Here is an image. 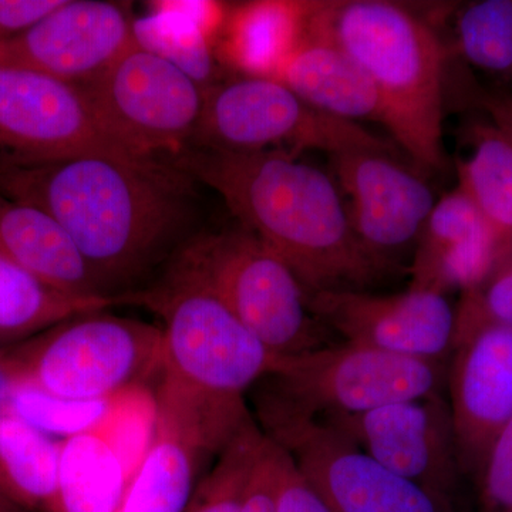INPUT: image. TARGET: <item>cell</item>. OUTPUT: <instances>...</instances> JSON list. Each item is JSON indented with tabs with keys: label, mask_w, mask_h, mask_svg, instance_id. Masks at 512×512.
Listing matches in <instances>:
<instances>
[{
	"label": "cell",
	"mask_w": 512,
	"mask_h": 512,
	"mask_svg": "<svg viewBox=\"0 0 512 512\" xmlns=\"http://www.w3.org/2000/svg\"><path fill=\"white\" fill-rule=\"evenodd\" d=\"M82 154L140 158L104 136L79 86L0 66V170Z\"/></svg>",
	"instance_id": "8fae6325"
},
{
	"label": "cell",
	"mask_w": 512,
	"mask_h": 512,
	"mask_svg": "<svg viewBox=\"0 0 512 512\" xmlns=\"http://www.w3.org/2000/svg\"><path fill=\"white\" fill-rule=\"evenodd\" d=\"M284 450L266 437L249 481L241 512H275Z\"/></svg>",
	"instance_id": "d6a6232c"
},
{
	"label": "cell",
	"mask_w": 512,
	"mask_h": 512,
	"mask_svg": "<svg viewBox=\"0 0 512 512\" xmlns=\"http://www.w3.org/2000/svg\"><path fill=\"white\" fill-rule=\"evenodd\" d=\"M454 46L495 89L512 92V0H478L461 6L454 22Z\"/></svg>",
	"instance_id": "4316f807"
},
{
	"label": "cell",
	"mask_w": 512,
	"mask_h": 512,
	"mask_svg": "<svg viewBox=\"0 0 512 512\" xmlns=\"http://www.w3.org/2000/svg\"><path fill=\"white\" fill-rule=\"evenodd\" d=\"M133 19V43L167 60L205 90L218 82L215 55L228 5L218 2H154Z\"/></svg>",
	"instance_id": "44dd1931"
},
{
	"label": "cell",
	"mask_w": 512,
	"mask_h": 512,
	"mask_svg": "<svg viewBox=\"0 0 512 512\" xmlns=\"http://www.w3.org/2000/svg\"><path fill=\"white\" fill-rule=\"evenodd\" d=\"M308 305L326 329L350 345L437 363L453 353L456 308L444 293L323 291L309 295Z\"/></svg>",
	"instance_id": "7c38bea8"
},
{
	"label": "cell",
	"mask_w": 512,
	"mask_h": 512,
	"mask_svg": "<svg viewBox=\"0 0 512 512\" xmlns=\"http://www.w3.org/2000/svg\"><path fill=\"white\" fill-rule=\"evenodd\" d=\"M190 147L235 153L319 150L328 156L350 150L394 153L392 144L360 124L315 109L279 80L242 76L207 89Z\"/></svg>",
	"instance_id": "52a82bcc"
},
{
	"label": "cell",
	"mask_w": 512,
	"mask_h": 512,
	"mask_svg": "<svg viewBox=\"0 0 512 512\" xmlns=\"http://www.w3.org/2000/svg\"><path fill=\"white\" fill-rule=\"evenodd\" d=\"M130 303L128 293L103 298L83 296L49 284L0 255V343L37 336L77 316Z\"/></svg>",
	"instance_id": "7402d4cb"
},
{
	"label": "cell",
	"mask_w": 512,
	"mask_h": 512,
	"mask_svg": "<svg viewBox=\"0 0 512 512\" xmlns=\"http://www.w3.org/2000/svg\"><path fill=\"white\" fill-rule=\"evenodd\" d=\"M0 255L49 284L83 296L114 298L46 212L0 191Z\"/></svg>",
	"instance_id": "ffe728a7"
},
{
	"label": "cell",
	"mask_w": 512,
	"mask_h": 512,
	"mask_svg": "<svg viewBox=\"0 0 512 512\" xmlns=\"http://www.w3.org/2000/svg\"><path fill=\"white\" fill-rule=\"evenodd\" d=\"M315 2L256 0L229 6L215 55L242 77L276 79L305 39Z\"/></svg>",
	"instance_id": "ac0fdd59"
},
{
	"label": "cell",
	"mask_w": 512,
	"mask_h": 512,
	"mask_svg": "<svg viewBox=\"0 0 512 512\" xmlns=\"http://www.w3.org/2000/svg\"><path fill=\"white\" fill-rule=\"evenodd\" d=\"M210 457L200 441L158 420L156 439L128 485L120 512H184Z\"/></svg>",
	"instance_id": "603a6c76"
},
{
	"label": "cell",
	"mask_w": 512,
	"mask_h": 512,
	"mask_svg": "<svg viewBox=\"0 0 512 512\" xmlns=\"http://www.w3.org/2000/svg\"><path fill=\"white\" fill-rule=\"evenodd\" d=\"M483 215L461 188L437 200L410 266L414 289L444 293L473 289L507 256Z\"/></svg>",
	"instance_id": "e0dca14e"
},
{
	"label": "cell",
	"mask_w": 512,
	"mask_h": 512,
	"mask_svg": "<svg viewBox=\"0 0 512 512\" xmlns=\"http://www.w3.org/2000/svg\"><path fill=\"white\" fill-rule=\"evenodd\" d=\"M128 483L119 458L94 431L60 441L59 481L47 512H120Z\"/></svg>",
	"instance_id": "cb8c5ba5"
},
{
	"label": "cell",
	"mask_w": 512,
	"mask_h": 512,
	"mask_svg": "<svg viewBox=\"0 0 512 512\" xmlns=\"http://www.w3.org/2000/svg\"><path fill=\"white\" fill-rule=\"evenodd\" d=\"M160 404L147 384L114 394L109 409L92 431L109 444L124 468L128 483L136 476L157 436Z\"/></svg>",
	"instance_id": "f1b7e54d"
},
{
	"label": "cell",
	"mask_w": 512,
	"mask_h": 512,
	"mask_svg": "<svg viewBox=\"0 0 512 512\" xmlns=\"http://www.w3.org/2000/svg\"><path fill=\"white\" fill-rule=\"evenodd\" d=\"M483 326L512 328V252L480 285L461 293L456 306V340Z\"/></svg>",
	"instance_id": "4dcf8cb0"
},
{
	"label": "cell",
	"mask_w": 512,
	"mask_h": 512,
	"mask_svg": "<svg viewBox=\"0 0 512 512\" xmlns=\"http://www.w3.org/2000/svg\"><path fill=\"white\" fill-rule=\"evenodd\" d=\"M130 3L63 0L32 28L0 42V66L82 86L133 45Z\"/></svg>",
	"instance_id": "4fadbf2b"
},
{
	"label": "cell",
	"mask_w": 512,
	"mask_h": 512,
	"mask_svg": "<svg viewBox=\"0 0 512 512\" xmlns=\"http://www.w3.org/2000/svg\"><path fill=\"white\" fill-rule=\"evenodd\" d=\"M20 346L0 366L13 382L64 399H110L160 376L163 330L106 311L60 323Z\"/></svg>",
	"instance_id": "5b68a950"
},
{
	"label": "cell",
	"mask_w": 512,
	"mask_h": 512,
	"mask_svg": "<svg viewBox=\"0 0 512 512\" xmlns=\"http://www.w3.org/2000/svg\"><path fill=\"white\" fill-rule=\"evenodd\" d=\"M192 184L164 158L82 154L0 170V191L53 218L110 296L181 241Z\"/></svg>",
	"instance_id": "6da1fadb"
},
{
	"label": "cell",
	"mask_w": 512,
	"mask_h": 512,
	"mask_svg": "<svg viewBox=\"0 0 512 512\" xmlns=\"http://www.w3.org/2000/svg\"><path fill=\"white\" fill-rule=\"evenodd\" d=\"M104 136L140 158L177 157L191 146L207 90L136 45L79 86Z\"/></svg>",
	"instance_id": "9c48e42d"
},
{
	"label": "cell",
	"mask_w": 512,
	"mask_h": 512,
	"mask_svg": "<svg viewBox=\"0 0 512 512\" xmlns=\"http://www.w3.org/2000/svg\"><path fill=\"white\" fill-rule=\"evenodd\" d=\"M275 512H333L322 494L306 480L285 450L282 456Z\"/></svg>",
	"instance_id": "836d02e7"
},
{
	"label": "cell",
	"mask_w": 512,
	"mask_h": 512,
	"mask_svg": "<svg viewBox=\"0 0 512 512\" xmlns=\"http://www.w3.org/2000/svg\"><path fill=\"white\" fill-rule=\"evenodd\" d=\"M266 436L249 417L215 457L184 512H241Z\"/></svg>",
	"instance_id": "83f0119b"
},
{
	"label": "cell",
	"mask_w": 512,
	"mask_h": 512,
	"mask_svg": "<svg viewBox=\"0 0 512 512\" xmlns=\"http://www.w3.org/2000/svg\"><path fill=\"white\" fill-rule=\"evenodd\" d=\"M170 161L217 191L242 227L292 269L308 296L362 291L394 269L356 237L335 181L299 161L298 153L190 147Z\"/></svg>",
	"instance_id": "7a4b0ae2"
},
{
	"label": "cell",
	"mask_w": 512,
	"mask_h": 512,
	"mask_svg": "<svg viewBox=\"0 0 512 512\" xmlns=\"http://www.w3.org/2000/svg\"><path fill=\"white\" fill-rule=\"evenodd\" d=\"M330 161L352 202L348 211L356 237L375 258L394 266L392 256L419 241L436 205L430 185L390 151L350 150Z\"/></svg>",
	"instance_id": "9a60e30c"
},
{
	"label": "cell",
	"mask_w": 512,
	"mask_h": 512,
	"mask_svg": "<svg viewBox=\"0 0 512 512\" xmlns=\"http://www.w3.org/2000/svg\"><path fill=\"white\" fill-rule=\"evenodd\" d=\"M478 481L484 512H512V417L495 440Z\"/></svg>",
	"instance_id": "1f68e13d"
},
{
	"label": "cell",
	"mask_w": 512,
	"mask_h": 512,
	"mask_svg": "<svg viewBox=\"0 0 512 512\" xmlns=\"http://www.w3.org/2000/svg\"><path fill=\"white\" fill-rule=\"evenodd\" d=\"M448 393L461 473L480 480L512 417V328L483 326L454 343Z\"/></svg>",
	"instance_id": "2e32d148"
},
{
	"label": "cell",
	"mask_w": 512,
	"mask_h": 512,
	"mask_svg": "<svg viewBox=\"0 0 512 512\" xmlns=\"http://www.w3.org/2000/svg\"><path fill=\"white\" fill-rule=\"evenodd\" d=\"M319 419L342 431L387 470L447 500L463 474L450 406L441 394Z\"/></svg>",
	"instance_id": "5bb4252c"
},
{
	"label": "cell",
	"mask_w": 512,
	"mask_h": 512,
	"mask_svg": "<svg viewBox=\"0 0 512 512\" xmlns=\"http://www.w3.org/2000/svg\"><path fill=\"white\" fill-rule=\"evenodd\" d=\"M110 399H64L32 383L13 382L5 410L46 436L66 440L92 431L109 409Z\"/></svg>",
	"instance_id": "f546056e"
},
{
	"label": "cell",
	"mask_w": 512,
	"mask_h": 512,
	"mask_svg": "<svg viewBox=\"0 0 512 512\" xmlns=\"http://www.w3.org/2000/svg\"><path fill=\"white\" fill-rule=\"evenodd\" d=\"M130 302L156 312L163 322L160 403L210 416L244 412L245 393L281 365L282 357L180 256L153 288L130 293Z\"/></svg>",
	"instance_id": "277c9868"
},
{
	"label": "cell",
	"mask_w": 512,
	"mask_h": 512,
	"mask_svg": "<svg viewBox=\"0 0 512 512\" xmlns=\"http://www.w3.org/2000/svg\"><path fill=\"white\" fill-rule=\"evenodd\" d=\"M63 0H0V42L32 28Z\"/></svg>",
	"instance_id": "e575fe53"
},
{
	"label": "cell",
	"mask_w": 512,
	"mask_h": 512,
	"mask_svg": "<svg viewBox=\"0 0 512 512\" xmlns=\"http://www.w3.org/2000/svg\"><path fill=\"white\" fill-rule=\"evenodd\" d=\"M10 387H12V380L9 379V376L6 375L3 367L0 366V412L5 410L6 399H8Z\"/></svg>",
	"instance_id": "8d00e7d4"
},
{
	"label": "cell",
	"mask_w": 512,
	"mask_h": 512,
	"mask_svg": "<svg viewBox=\"0 0 512 512\" xmlns=\"http://www.w3.org/2000/svg\"><path fill=\"white\" fill-rule=\"evenodd\" d=\"M178 256L275 355L335 343L292 269L242 225L197 239Z\"/></svg>",
	"instance_id": "8992f818"
},
{
	"label": "cell",
	"mask_w": 512,
	"mask_h": 512,
	"mask_svg": "<svg viewBox=\"0 0 512 512\" xmlns=\"http://www.w3.org/2000/svg\"><path fill=\"white\" fill-rule=\"evenodd\" d=\"M258 426L291 456L333 512H454L447 498L387 470L342 431L254 393Z\"/></svg>",
	"instance_id": "ba28073f"
},
{
	"label": "cell",
	"mask_w": 512,
	"mask_h": 512,
	"mask_svg": "<svg viewBox=\"0 0 512 512\" xmlns=\"http://www.w3.org/2000/svg\"><path fill=\"white\" fill-rule=\"evenodd\" d=\"M443 366L345 342L282 357L252 389L315 417L359 414L441 394Z\"/></svg>",
	"instance_id": "30bf717a"
},
{
	"label": "cell",
	"mask_w": 512,
	"mask_h": 512,
	"mask_svg": "<svg viewBox=\"0 0 512 512\" xmlns=\"http://www.w3.org/2000/svg\"><path fill=\"white\" fill-rule=\"evenodd\" d=\"M308 33L326 37L362 67L394 143L421 170H441L448 52L429 20L390 0H330L315 2Z\"/></svg>",
	"instance_id": "3957f363"
},
{
	"label": "cell",
	"mask_w": 512,
	"mask_h": 512,
	"mask_svg": "<svg viewBox=\"0 0 512 512\" xmlns=\"http://www.w3.org/2000/svg\"><path fill=\"white\" fill-rule=\"evenodd\" d=\"M468 97L483 111L487 120L501 134L512 147V92L511 90L495 89V87H481L471 84Z\"/></svg>",
	"instance_id": "d590c367"
},
{
	"label": "cell",
	"mask_w": 512,
	"mask_h": 512,
	"mask_svg": "<svg viewBox=\"0 0 512 512\" xmlns=\"http://www.w3.org/2000/svg\"><path fill=\"white\" fill-rule=\"evenodd\" d=\"M276 80L330 116L357 124L383 123L375 84L345 50L326 37L306 32Z\"/></svg>",
	"instance_id": "d6986e66"
},
{
	"label": "cell",
	"mask_w": 512,
	"mask_h": 512,
	"mask_svg": "<svg viewBox=\"0 0 512 512\" xmlns=\"http://www.w3.org/2000/svg\"><path fill=\"white\" fill-rule=\"evenodd\" d=\"M470 156L457 161L466 192L507 254L512 252V147L490 121L467 128Z\"/></svg>",
	"instance_id": "d4e9b609"
},
{
	"label": "cell",
	"mask_w": 512,
	"mask_h": 512,
	"mask_svg": "<svg viewBox=\"0 0 512 512\" xmlns=\"http://www.w3.org/2000/svg\"><path fill=\"white\" fill-rule=\"evenodd\" d=\"M60 441L0 412V491L19 507L49 511L59 481Z\"/></svg>",
	"instance_id": "484cf974"
},
{
	"label": "cell",
	"mask_w": 512,
	"mask_h": 512,
	"mask_svg": "<svg viewBox=\"0 0 512 512\" xmlns=\"http://www.w3.org/2000/svg\"><path fill=\"white\" fill-rule=\"evenodd\" d=\"M0 512H20L19 505L12 503L2 491H0Z\"/></svg>",
	"instance_id": "74e56055"
}]
</instances>
